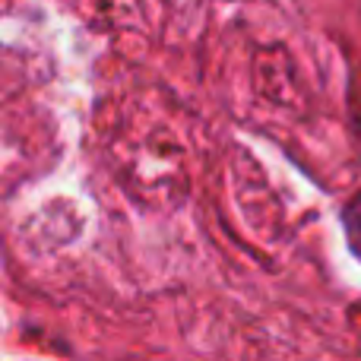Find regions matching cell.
Segmentation results:
<instances>
[{
	"label": "cell",
	"instance_id": "1",
	"mask_svg": "<svg viewBox=\"0 0 361 361\" xmlns=\"http://www.w3.org/2000/svg\"><path fill=\"white\" fill-rule=\"evenodd\" d=\"M343 222H345V231H349L352 244H355V250H361V193L349 203V209H345Z\"/></svg>",
	"mask_w": 361,
	"mask_h": 361
}]
</instances>
